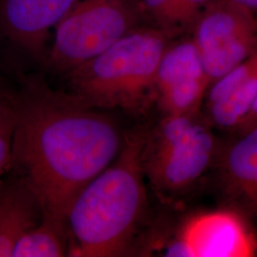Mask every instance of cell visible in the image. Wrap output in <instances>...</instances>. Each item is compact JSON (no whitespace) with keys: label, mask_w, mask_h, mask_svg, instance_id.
Here are the masks:
<instances>
[{"label":"cell","mask_w":257,"mask_h":257,"mask_svg":"<svg viewBox=\"0 0 257 257\" xmlns=\"http://www.w3.org/2000/svg\"><path fill=\"white\" fill-rule=\"evenodd\" d=\"M14 100L11 169L35 193L42 215L66 221L78 193L119 154L123 136L108 115L43 83L28 81Z\"/></svg>","instance_id":"cell-1"},{"label":"cell","mask_w":257,"mask_h":257,"mask_svg":"<svg viewBox=\"0 0 257 257\" xmlns=\"http://www.w3.org/2000/svg\"><path fill=\"white\" fill-rule=\"evenodd\" d=\"M148 132L123 136L119 154L75 197L68 211L69 256L126 255L146 208L143 152Z\"/></svg>","instance_id":"cell-2"},{"label":"cell","mask_w":257,"mask_h":257,"mask_svg":"<svg viewBox=\"0 0 257 257\" xmlns=\"http://www.w3.org/2000/svg\"><path fill=\"white\" fill-rule=\"evenodd\" d=\"M171 39L140 26L68 73L71 93L94 108L136 111L155 99L156 74Z\"/></svg>","instance_id":"cell-3"},{"label":"cell","mask_w":257,"mask_h":257,"mask_svg":"<svg viewBox=\"0 0 257 257\" xmlns=\"http://www.w3.org/2000/svg\"><path fill=\"white\" fill-rule=\"evenodd\" d=\"M139 0H76L54 32L48 65L69 73L140 27Z\"/></svg>","instance_id":"cell-4"},{"label":"cell","mask_w":257,"mask_h":257,"mask_svg":"<svg viewBox=\"0 0 257 257\" xmlns=\"http://www.w3.org/2000/svg\"><path fill=\"white\" fill-rule=\"evenodd\" d=\"M195 113L167 114L155 131L148 132L144 172L160 192L188 189L211 165L214 139Z\"/></svg>","instance_id":"cell-5"},{"label":"cell","mask_w":257,"mask_h":257,"mask_svg":"<svg viewBox=\"0 0 257 257\" xmlns=\"http://www.w3.org/2000/svg\"><path fill=\"white\" fill-rule=\"evenodd\" d=\"M190 37L211 85L257 52L256 14L231 0H215Z\"/></svg>","instance_id":"cell-6"},{"label":"cell","mask_w":257,"mask_h":257,"mask_svg":"<svg viewBox=\"0 0 257 257\" xmlns=\"http://www.w3.org/2000/svg\"><path fill=\"white\" fill-rule=\"evenodd\" d=\"M243 214L234 209L198 213L184 223L168 256H251L257 244Z\"/></svg>","instance_id":"cell-7"},{"label":"cell","mask_w":257,"mask_h":257,"mask_svg":"<svg viewBox=\"0 0 257 257\" xmlns=\"http://www.w3.org/2000/svg\"><path fill=\"white\" fill-rule=\"evenodd\" d=\"M211 86L191 37L170 42L156 74L155 99L167 114L196 112Z\"/></svg>","instance_id":"cell-8"},{"label":"cell","mask_w":257,"mask_h":257,"mask_svg":"<svg viewBox=\"0 0 257 257\" xmlns=\"http://www.w3.org/2000/svg\"><path fill=\"white\" fill-rule=\"evenodd\" d=\"M76 0H0V37L37 60L47 57V43Z\"/></svg>","instance_id":"cell-9"},{"label":"cell","mask_w":257,"mask_h":257,"mask_svg":"<svg viewBox=\"0 0 257 257\" xmlns=\"http://www.w3.org/2000/svg\"><path fill=\"white\" fill-rule=\"evenodd\" d=\"M257 96V52L210 86L208 106L213 123L237 128Z\"/></svg>","instance_id":"cell-10"},{"label":"cell","mask_w":257,"mask_h":257,"mask_svg":"<svg viewBox=\"0 0 257 257\" xmlns=\"http://www.w3.org/2000/svg\"><path fill=\"white\" fill-rule=\"evenodd\" d=\"M221 188L232 209L257 219V128L242 133L221 163Z\"/></svg>","instance_id":"cell-11"},{"label":"cell","mask_w":257,"mask_h":257,"mask_svg":"<svg viewBox=\"0 0 257 257\" xmlns=\"http://www.w3.org/2000/svg\"><path fill=\"white\" fill-rule=\"evenodd\" d=\"M42 218L39 201L19 175L0 179V257H12L21 237Z\"/></svg>","instance_id":"cell-12"},{"label":"cell","mask_w":257,"mask_h":257,"mask_svg":"<svg viewBox=\"0 0 257 257\" xmlns=\"http://www.w3.org/2000/svg\"><path fill=\"white\" fill-rule=\"evenodd\" d=\"M215 0H139L144 19L170 39L190 35Z\"/></svg>","instance_id":"cell-13"},{"label":"cell","mask_w":257,"mask_h":257,"mask_svg":"<svg viewBox=\"0 0 257 257\" xmlns=\"http://www.w3.org/2000/svg\"><path fill=\"white\" fill-rule=\"evenodd\" d=\"M69 233L66 221L42 215L35 228L25 233L12 257H61L68 255Z\"/></svg>","instance_id":"cell-14"},{"label":"cell","mask_w":257,"mask_h":257,"mask_svg":"<svg viewBox=\"0 0 257 257\" xmlns=\"http://www.w3.org/2000/svg\"><path fill=\"white\" fill-rule=\"evenodd\" d=\"M16 126L17 110L14 96L0 92V179L11 170Z\"/></svg>","instance_id":"cell-15"},{"label":"cell","mask_w":257,"mask_h":257,"mask_svg":"<svg viewBox=\"0 0 257 257\" xmlns=\"http://www.w3.org/2000/svg\"><path fill=\"white\" fill-rule=\"evenodd\" d=\"M254 128H257V96L248 110L247 115L242 120V122L236 128H238L242 134Z\"/></svg>","instance_id":"cell-16"},{"label":"cell","mask_w":257,"mask_h":257,"mask_svg":"<svg viewBox=\"0 0 257 257\" xmlns=\"http://www.w3.org/2000/svg\"><path fill=\"white\" fill-rule=\"evenodd\" d=\"M231 1L241 4L257 14V0H231Z\"/></svg>","instance_id":"cell-17"},{"label":"cell","mask_w":257,"mask_h":257,"mask_svg":"<svg viewBox=\"0 0 257 257\" xmlns=\"http://www.w3.org/2000/svg\"><path fill=\"white\" fill-rule=\"evenodd\" d=\"M256 19H257V14H256Z\"/></svg>","instance_id":"cell-18"}]
</instances>
